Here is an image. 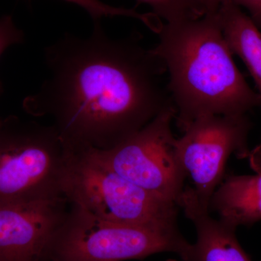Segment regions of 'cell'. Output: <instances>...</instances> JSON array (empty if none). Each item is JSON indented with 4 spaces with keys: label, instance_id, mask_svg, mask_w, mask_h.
<instances>
[{
    "label": "cell",
    "instance_id": "3",
    "mask_svg": "<svg viewBox=\"0 0 261 261\" xmlns=\"http://www.w3.org/2000/svg\"><path fill=\"white\" fill-rule=\"evenodd\" d=\"M72 155L53 125L16 116L2 119L0 205L65 198Z\"/></svg>",
    "mask_w": 261,
    "mask_h": 261
},
{
    "label": "cell",
    "instance_id": "4",
    "mask_svg": "<svg viewBox=\"0 0 261 261\" xmlns=\"http://www.w3.org/2000/svg\"><path fill=\"white\" fill-rule=\"evenodd\" d=\"M65 197L99 219L161 230H178L176 202L150 193L118 174L91 149L73 152Z\"/></svg>",
    "mask_w": 261,
    "mask_h": 261
},
{
    "label": "cell",
    "instance_id": "13",
    "mask_svg": "<svg viewBox=\"0 0 261 261\" xmlns=\"http://www.w3.org/2000/svg\"><path fill=\"white\" fill-rule=\"evenodd\" d=\"M79 5L85 10L95 21L106 17L123 16L136 18L145 23L148 20L147 13H140L135 10L118 8L102 3L100 0H65Z\"/></svg>",
    "mask_w": 261,
    "mask_h": 261
},
{
    "label": "cell",
    "instance_id": "8",
    "mask_svg": "<svg viewBox=\"0 0 261 261\" xmlns=\"http://www.w3.org/2000/svg\"><path fill=\"white\" fill-rule=\"evenodd\" d=\"M68 207L65 198L0 205V261L48 260Z\"/></svg>",
    "mask_w": 261,
    "mask_h": 261
},
{
    "label": "cell",
    "instance_id": "12",
    "mask_svg": "<svg viewBox=\"0 0 261 261\" xmlns=\"http://www.w3.org/2000/svg\"><path fill=\"white\" fill-rule=\"evenodd\" d=\"M138 3L149 5L152 13L164 19L166 23L200 18L205 11L196 0H137Z\"/></svg>",
    "mask_w": 261,
    "mask_h": 261
},
{
    "label": "cell",
    "instance_id": "5",
    "mask_svg": "<svg viewBox=\"0 0 261 261\" xmlns=\"http://www.w3.org/2000/svg\"><path fill=\"white\" fill-rule=\"evenodd\" d=\"M193 245L178 230L117 224L70 203L49 247L51 261H123L173 252L191 260Z\"/></svg>",
    "mask_w": 261,
    "mask_h": 261
},
{
    "label": "cell",
    "instance_id": "14",
    "mask_svg": "<svg viewBox=\"0 0 261 261\" xmlns=\"http://www.w3.org/2000/svg\"><path fill=\"white\" fill-rule=\"evenodd\" d=\"M23 41V32L15 27L11 17L5 16L0 18V56L7 48L13 44H20ZM2 92L3 87L0 83V94Z\"/></svg>",
    "mask_w": 261,
    "mask_h": 261
},
{
    "label": "cell",
    "instance_id": "10",
    "mask_svg": "<svg viewBox=\"0 0 261 261\" xmlns=\"http://www.w3.org/2000/svg\"><path fill=\"white\" fill-rule=\"evenodd\" d=\"M208 210L236 228L261 221V172L225 176L211 197Z\"/></svg>",
    "mask_w": 261,
    "mask_h": 261
},
{
    "label": "cell",
    "instance_id": "18",
    "mask_svg": "<svg viewBox=\"0 0 261 261\" xmlns=\"http://www.w3.org/2000/svg\"><path fill=\"white\" fill-rule=\"evenodd\" d=\"M166 261H178V260H174V259H168V260H167Z\"/></svg>",
    "mask_w": 261,
    "mask_h": 261
},
{
    "label": "cell",
    "instance_id": "15",
    "mask_svg": "<svg viewBox=\"0 0 261 261\" xmlns=\"http://www.w3.org/2000/svg\"><path fill=\"white\" fill-rule=\"evenodd\" d=\"M238 6L245 8L250 13V18L261 29V0H228Z\"/></svg>",
    "mask_w": 261,
    "mask_h": 261
},
{
    "label": "cell",
    "instance_id": "9",
    "mask_svg": "<svg viewBox=\"0 0 261 261\" xmlns=\"http://www.w3.org/2000/svg\"><path fill=\"white\" fill-rule=\"evenodd\" d=\"M177 204L197 232L191 261H252L238 242L237 228L213 218L192 187H185Z\"/></svg>",
    "mask_w": 261,
    "mask_h": 261
},
{
    "label": "cell",
    "instance_id": "7",
    "mask_svg": "<svg viewBox=\"0 0 261 261\" xmlns=\"http://www.w3.org/2000/svg\"><path fill=\"white\" fill-rule=\"evenodd\" d=\"M252 123L247 114L200 117L176 139V147L187 176L193 181L200 203L208 207L213 194L225 177L230 156L247 159Z\"/></svg>",
    "mask_w": 261,
    "mask_h": 261
},
{
    "label": "cell",
    "instance_id": "6",
    "mask_svg": "<svg viewBox=\"0 0 261 261\" xmlns=\"http://www.w3.org/2000/svg\"><path fill=\"white\" fill-rule=\"evenodd\" d=\"M176 113L174 106L168 108L113 148L89 149L128 181L177 204L187 176L178 159L176 139L171 130Z\"/></svg>",
    "mask_w": 261,
    "mask_h": 261
},
{
    "label": "cell",
    "instance_id": "2",
    "mask_svg": "<svg viewBox=\"0 0 261 261\" xmlns=\"http://www.w3.org/2000/svg\"><path fill=\"white\" fill-rule=\"evenodd\" d=\"M152 48L169 74L167 86L183 132L197 118L211 115H243L260 108L235 65L225 40L218 12L200 18L163 24Z\"/></svg>",
    "mask_w": 261,
    "mask_h": 261
},
{
    "label": "cell",
    "instance_id": "1",
    "mask_svg": "<svg viewBox=\"0 0 261 261\" xmlns=\"http://www.w3.org/2000/svg\"><path fill=\"white\" fill-rule=\"evenodd\" d=\"M99 23L89 37L67 34L46 48L49 76L24 101L73 152L113 148L173 106L162 60L139 35L112 39Z\"/></svg>",
    "mask_w": 261,
    "mask_h": 261
},
{
    "label": "cell",
    "instance_id": "17",
    "mask_svg": "<svg viewBox=\"0 0 261 261\" xmlns=\"http://www.w3.org/2000/svg\"><path fill=\"white\" fill-rule=\"evenodd\" d=\"M202 7L206 14H214L219 10L222 0H196Z\"/></svg>",
    "mask_w": 261,
    "mask_h": 261
},
{
    "label": "cell",
    "instance_id": "19",
    "mask_svg": "<svg viewBox=\"0 0 261 261\" xmlns=\"http://www.w3.org/2000/svg\"><path fill=\"white\" fill-rule=\"evenodd\" d=\"M1 120H2V119H0V122H1Z\"/></svg>",
    "mask_w": 261,
    "mask_h": 261
},
{
    "label": "cell",
    "instance_id": "11",
    "mask_svg": "<svg viewBox=\"0 0 261 261\" xmlns=\"http://www.w3.org/2000/svg\"><path fill=\"white\" fill-rule=\"evenodd\" d=\"M218 15L226 44L232 54L240 57L246 65L255 82L261 102L260 29L240 7L228 0H222Z\"/></svg>",
    "mask_w": 261,
    "mask_h": 261
},
{
    "label": "cell",
    "instance_id": "16",
    "mask_svg": "<svg viewBox=\"0 0 261 261\" xmlns=\"http://www.w3.org/2000/svg\"><path fill=\"white\" fill-rule=\"evenodd\" d=\"M247 159L255 173L261 172V143L250 151Z\"/></svg>",
    "mask_w": 261,
    "mask_h": 261
}]
</instances>
